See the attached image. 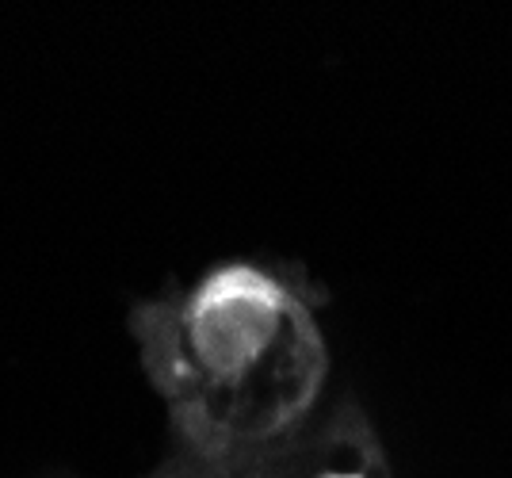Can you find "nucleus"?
<instances>
[{"mask_svg":"<svg viewBox=\"0 0 512 478\" xmlns=\"http://www.w3.org/2000/svg\"><path fill=\"white\" fill-rule=\"evenodd\" d=\"M310 478H375L371 463L360 452H341L337 459H329L325 467H318Z\"/></svg>","mask_w":512,"mask_h":478,"instance_id":"nucleus-1","label":"nucleus"}]
</instances>
